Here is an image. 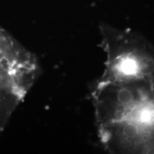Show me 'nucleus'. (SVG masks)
Returning a JSON list of instances; mask_svg holds the SVG:
<instances>
[{
  "mask_svg": "<svg viewBox=\"0 0 154 154\" xmlns=\"http://www.w3.org/2000/svg\"><path fill=\"white\" fill-rule=\"evenodd\" d=\"M106 59L96 82L144 80L154 84V46L131 29L103 23L99 26Z\"/></svg>",
  "mask_w": 154,
  "mask_h": 154,
  "instance_id": "1",
  "label": "nucleus"
},
{
  "mask_svg": "<svg viewBox=\"0 0 154 154\" xmlns=\"http://www.w3.org/2000/svg\"><path fill=\"white\" fill-rule=\"evenodd\" d=\"M91 97L97 127L145 120L154 111V84L147 81L96 82Z\"/></svg>",
  "mask_w": 154,
  "mask_h": 154,
  "instance_id": "2",
  "label": "nucleus"
},
{
  "mask_svg": "<svg viewBox=\"0 0 154 154\" xmlns=\"http://www.w3.org/2000/svg\"><path fill=\"white\" fill-rule=\"evenodd\" d=\"M102 145L111 153H154V122L124 121L98 127Z\"/></svg>",
  "mask_w": 154,
  "mask_h": 154,
  "instance_id": "3",
  "label": "nucleus"
},
{
  "mask_svg": "<svg viewBox=\"0 0 154 154\" xmlns=\"http://www.w3.org/2000/svg\"><path fill=\"white\" fill-rule=\"evenodd\" d=\"M0 69L7 71L19 82L38 74V66L34 55L0 27Z\"/></svg>",
  "mask_w": 154,
  "mask_h": 154,
  "instance_id": "4",
  "label": "nucleus"
},
{
  "mask_svg": "<svg viewBox=\"0 0 154 154\" xmlns=\"http://www.w3.org/2000/svg\"><path fill=\"white\" fill-rule=\"evenodd\" d=\"M26 94L11 73L0 69V134Z\"/></svg>",
  "mask_w": 154,
  "mask_h": 154,
  "instance_id": "5",
  "label": "nucleus"
}]
</instances>
